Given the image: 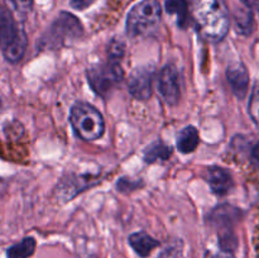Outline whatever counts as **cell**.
<instances>
[{
	"label": "cell",
	"instance_id": "1",
	"mask_svg": "<svg viewBox=\"0 0 259 258\" xmlns=\"http://www.w3.org/2000/svg\"><path fill=\"white\" fill-rule=\"evenodd\" d=\"M191 17L197 32L209 42H222L230 29V13L224 0H194Z\"/></svg>",
	"mask_w": 259,
	"mask_h": 258
},
{
	"label": "cell",
	"instance_id": "2",
	"mask_svg": "<svg viewBox=\"0 0 259 258\" xmlns=\"http://www.w3.org/2000/svg\"><path fill=\"white\" fill-rule=\"evenodd\" d=\"M28 47V38L12 13L0 7V50L5 60L18 63Z\"/></svg>",
	"mask_w": 259,
	"mask_h": 258
},
{
	"label": "cell",
	"instance_id": "3",
	"mask_svg": "<svg viewBox=\"0 0 259 258\" xmlns=\"http://www.w3.org/2000/svg\"><path fill=\"white\" fill-rule=\"evenodd\" d=\"M82 24L75 15L61 12L37 43L39 50H58L82 35Z\"/></svg>",
	"mask_w": 259,
	"mask_h": 258
},
{
	"label": "cell",
	"instance_id": "4",
	"mask_svg": "<svg viewBox=\"0 0 259 258\" xmlns=\"http://www.w3.org/2000/svg\"><path fill=\"white\" fill-rule=\"evenodd\" d=\"M70 123L75 133L83 141L100 139L105 132V120L91 104L77 101L70 110Z\"/></svg>",
	"mask_w": 259,
	"mask_h": 258
},
{
	"label": "cell",
	"instance_id": "5",
	"mask_svg": "<svg viewBox=\"0 0 259 258\" xmlns=\"http://www.w3.org/2000/svg\"><path fill=\"white\" fill-rule=\"evenodd\" d=\"M162 8L158 0H142L129 12L126 30L132 37H148L161 23Z\"/></svg>",
	"mask_w": 259,
	"mask_h": 258
},
{
	"label": "cell",
	"instance_id": "6",
	"mask_svg": "<svg viewBox=\"0 0 259 258\" xmlns=\"http://www.w3.org/2000/svg\"><path fill=\"white\" fill-rule=\"evenodd\" d=\"M124 77L123 68L119 62L109 60L88 70V81L91 89L101 98H108L111 91L121 82Z\"/></svg>",
	"mask_w": 259,
	"mask_h": 258
},
{
	"label": "cell",
	"instance_id": "7",
	"mask_svg": "<svg viewBox=\"0 0 259 258\" xmlns=\"http://www.w3.org/2000/svg\"><path fill=\"white\" fill-rule=\"evenodd\" d=\"M157 89L164 103L177 105L181 98V75L176 66L166 65L161 70L157 81Z\"/></svg>",
	"mask_w": 259,
	"mask_h": 258
},
{
	"label": "cell",
	"instance_id": "8",
	"mask_svg": "<svg viewBox=\"0 0 259 258\" xmlns=\"http://www.w3.org/2000/svg\"><path fill=\"white\" fill-rule=\"evenodd\" d=\"M153 75L154 72L152 67L136 68L129 77V93L138 100H147L151 98Z\"/></svg>",
	"mask_w": 259,
	"mask_h": 258
},
{
	"label": "cell",
	"instance_id": "9",
	"mask_svg": "<svg viewBox=\"0 0 259 258\" xmlns=\"http://www.w3.org/2000/svg\"><path fill=\"white\" fill-rule=\"evenodd\" d=\"M206 181L218 196H225L234 186L232 174L220 166H211L206 169Z\"/></svg>",
	"mask_w": 259,
	"mask_h": 258
},
{
	"label": "cell",
	"instance_id": "10",
	"mask_svg": "<svg viewBox=\"0 0 259 258\" xmlns=\"http://www.w3.org/2000/svg\"><path fill=\"white\" fill-rule=\"evenodd\" d=\"M227 77L233 93L239 99L244 98L249 86V72L244 63H232L227 70Z\"/></svg>",
	"mask_w": 259,
	"mask_h": 258
},
{
	"label": "cell",
	"instance_id": "11",
	"mask_svg": "<svg viewBox=\"0 0 259 258\" xmlns=\"http://www.w3.org/2000/svg\"><path fill=\"white\" fill-rule=\"evenodd\" d=\"M242 218V211L238 207L232 206V205H220V206L215 207L212 210L211 215H210L209 220L212 225L219 228L220 230H228L232 229L233 225L240 220Z\"/></svg>",
	"mask_w": 259,
	"mask_h": 258
},
{
	"label": "cell",
	"instance_id": "12",
	"mask_svg": "<svg viewBox=\"0 0 259 258\" xmlns=\"http://www.w3.org/2000/svg\"><path fill=\"white\" fill-rule=\"evenodd\" d=\"M128 242L131 244V247L133 248L134 252L142 258L148 257L153 252V249H156L161 244L159 240H157L156 238H153L146 232L133 233L132 235H129Z\"/></svg>",
	"mask_w": 259,
	"mask_h": 258
},
{
	"label": "cell",
	"instance_id": "13",
	"mask_svg": "<svg viewBox=\"0 0 259 258\" xmlns=\"http://www.w3.org/2000/svg\"><path fill=\"white\" fill-rule=\"evenodd\" d=\"M200 144V136L199 132L195 126L189 125L185 126L179 134H177L176 146L181 153H191L199 147Z\"/></svg>",
	"mask_w": 259,
	"mask_h": 258
},
{
	"label": "cell",
	"instance_id": "14",
	"mask_svg": "<svg viewBox=\"0 0 259 258\" xmlns=\"http://www.w3.org/2000/svg\"><path fill=\"white\" fill-rule=\"evenodd\" d=\"M166 12L168 14L177 15L179 25L185 28L190 18V2L189 0H166Z\"/></svg>",
	"mask_w": 259,
	"mask_h": 258
},
{
	"label": "cell",
	"instance_id": "15",
	"mask_svg": "<svg viewBox=\"0 0 259 258\" xmlns=\"http://www.w3.org/2000/svg\"><path fill=\"white\" fill-rule=\"evenodd\" d=\"M172 153L171 147L166 146L162 141H157L147 147L144 151V161L147 163H154L157 161H166L169 158Z\"/></svg>",
	"mask_w": 259,
	"mask_h": 258
},
{
	"label": "cell",
	"instance_id": "16",
	"mask_svg": "<svg viewBox=\"0 0 259 258\" xmlns=\"http://www.w3.org/2000/svg\"><path fill=\"white\" fill-rule=\"evenodd\" d=\"M35 247H37V242L34 238H24L19 243L8 248L7 258H29L34 253Z\"/></svg>",
	"mask_w": 259,
	"mask_h": 258
},
{
	"label": "cell",
	"instance_id": "17",
	"mask_svg": "<svg viewBox=\"0 0 259 258\" xmlns=\"http://www.w3.org/2000/svg\"><path fill=\"white\" fill-rule=\"evenodd\" d=\"M234 22L237 30L240 34L248 35L253 32L254 20H253V14L250 10H239L235 13Z\"/></svg>",
	"mask_w": 259,
	"mask_h": 258
},
{
	"label": "cell",
	"instance_id": "18",
	"mask_svg": "<svg viewBox=\"0 0 259 258\" xmlns=\"http://www.w3.org/2000/svg\"><path fill=\"white\" fill-rule=\"evenodd\" d=\"M248 113L255 126L259 129V83H255L248 104Z\"/></svg>",
	"mask_w": 259,
	"mask_h": 258
},
{
	"label": "cell",
	"instance_id": "19",
	"mask_svg": "<svg viewBox=\"0 0 259 258\" xmlns=\"http://www.w3.org/2000/svg\"><path fill=\"white\" fill-rule=\"evenodd\" d=\"M9 7L14 13H17L20 17H27L28 13L32 10L34 0H7Z\"/></svg>",
	"mask_w": 259,
	"mask_h": 258
},
{
	"label": "cell",
	"instance_id": "20",
	"mask_svg": "<svg viewBox=\"0 0 259 258\" xmlns=\"http://www.w3.org/2000/svg\"><path fill=\"white\" fill-rule=\"evenodd\" d=\"M125 53V45L119 39H113L108 47L109 60L114 62H119Z\"/></svg>",
	"mask_w": 259,
	"mask_h": 258
},
{
	"label": "cell",
	"instance_id": "21",
	"mask_svg": "<svg viewBox=\"0 0 259 258\" xmlns=\"http://www.w3.org/2000/svg\"><path fill=\"white\" fill-rule=\"evenodd\" d=\"M158 258H185L181 244L168 245L161 252Z\"/></svg>",
	"mask_w": 259,
	"mask_h": 258
},
{
	"label": "cell",
	"instance_id": "22",
	"mask_svg": "<svg viewBox=\"0 0 259 258\" xmlns=\"http://www.w3.org/2000/svg\"><path fill=\"white\" fill-rule=\"evenodd\" d=\"M94 2H95V0H70V4L71 7L75 8V9L82 10L85 9V8L90 7Z\"/></svg>",
	"mask_w": 259,
	"mask_h": 258
},
{
	"label": "cell",
	"instance_id": "23",
	"mask_svg": "<svg viewBox=\"0 0 259 258\" xmlns=\"http://www.w3.org/2000/svg\"><path fill=\"white\" fill-rule=\"evenodd\" d=\"M250 159H252V163L259 169V142L253 147L252 153H250Z\"/></svg>",
	"mask_w": 259,
	"mask_h": 258
},
{
	"label": "cell",
	"instance_id": "24",
	"mask_svg": "<svg viewBox=\"0 0 259 258\" xmlns=\"http://www.w3.org/2000/svg\"><path fill=\"white\" fill-rule=\"evenodd\" d=\"M243 2H244V4L247 5L248 8L258 10L259 12V0H243Z\"/></svg>",
	"mask_w": 259,
	"mask_h": 258
},
{
	"label": "cell",
	"instance_id": "25",
	"mask_svg": "<svg viewBox=\"0 0 259 258\" xmlns=\"http://www.w3.org/2000/svg\"><path fill=\"white\" fill-rule=\"evenodd\" d=\"M7 187L8 185L7 182H5V180L0 177V199H2V197L5 195V192H7Z\"/></svg>",
	"mask_w": 259,
	"mask_h": 258
},
{
	"label": "cell",
	"instance_id": "26",
	"mask_svg": "<svg viewBox=\"0 0 259 258\" xmlns=\"http://www.w3.org/2000/svg\"><path fill=\"white\" fill-rule=\"evenodd\" d=\"M214 258H234L233 257V253H230V252H220V253H218L217 255H214Z\"/></svg>",
	"mask_w": 259,
	"mask_h": 258
},
{
	"label": "cell",
	"instance_id": "27",
	"mask_svg": "<svg viewBox=\"0 0 259 258\" xmlns=\"http://www.w3.org/2000/svg\"><path fill=\"white\" fill-rule=\"evenodd\" d=\"M257 46H258V51H259V42H258V45H257Z\"/></svg>",
	"mask_w": 259,
	"mask_h": 258
}]
</instances>
